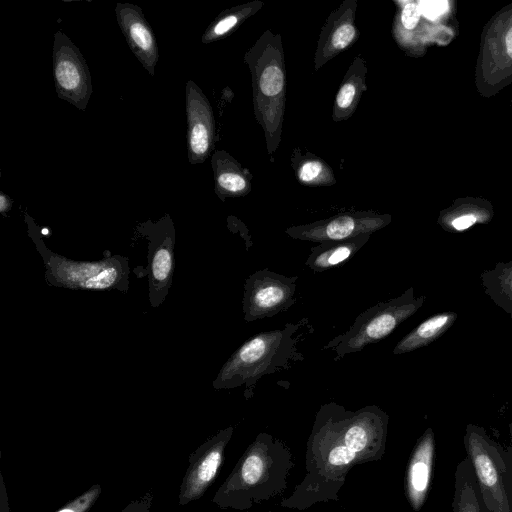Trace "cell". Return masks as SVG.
Returning a JSON list of instances; mask_svg holds the SVG:
<instances>
[{
  "label": "cell",
  "mask_w": 512,
  "mask_h": 512,
  "mask_svg": "<svg viewBox=\"0 0 512 512\" xmlns=\"http://www.w3.org/2000/svg\"><path fill=\"white\" fill-rule=\"evenodd\" d=\"M300 323H287L281 329L261 332L248 339L225 362L213 386L216 389L249 387L264 375L289 368L303 359L297 344Z\"/></svg>",
  "instance_id": "obj_1"
},
{
  "label": "cell",
  "mask_w": 512,
  "mask_h": 512,
  "mask_svg": "<svg viewBox=\"0 0 512 512\" xmlns=\"http://www.w3.org/2000/svg\"><path fill=\"white\" fill-rule=\"evenodd\" d=\"M425 301V295L416 297L414 287H410L398 297L378 302L360 313L344 333L331 339L323 349L332 350L335 361L359 352L367 345L377 343L390 335L401 323L414 315Z\"/></svg>",
  "instance_id": "obj_2"
},
{
  "label": "cell",
  "mask_w": 512,
  "mask_h": 512,
  "mask_svg": "<svg viewBox=\"0 0 512 512\" xmlns=\"http://www.w3.org/2000/svg\"><path fill=\"white\" fill-rule=\"evenodd\" d=\"M298 276H286L263 268L246 279L242 308L246 322L273 317L295 302Z\"/></svg>",
  "instance_id": "obj_3"
},
{
  "label": "cell",
  "mask_w": 512,
  "mask_h": 512,
  "mask_svg": "<svg viewBox=\"0 0 512 512\" xmlns=\"http://www.w3.org/2000/svg\"><path fill=\"white\" fill-rule=\"evenodd\" d=\"M52 58L58 97L84 111L92 94L90 71L80 50L61 31L54 34Z\"/></svg>",
  "instance_id": "obj_4"
},
{
  "label": "cell",
  "mask_w": 512,
  "mask_h": 512,
  "mask_svg": "<svg viewBox=\"0 0 512 512\" xmlns=\"http://www.w3.org/2000/svg\"><path fill=\"white\" fill-rule=\"evenodd\" d=\"M46 262L49 267V276L53 277L58 285L67 287L108 289L118 285L126 275V269L116 258L87 263L68 261L54 256Z\"/></svg>",
  "instance_id": "obj_5"
},
{
  "label": "cell",
  "mask_w": 512,
  "mask_h": 512,
  "mask_svg": "<svg viewBox=\"0 0 512 512\" xmlns=\"http://www.w3.org/2000/svg\"><path fill=\"white\" fill-rule=\"evenodd\" d=\"M465 445L487 506L494 512H510L502 478L481 434L468 426Z\"/></svg>",
  "instance_id": "obj_6"
},
{
  "label": "cell",
  "mask_w": 512,
  "mask_h": 512,
  "mask_svg": "<svg viewBox=\"0 0 512 512\" xmlns=\"http://www.w3.org/2000/svg\"><path fill=\"white\" fill-rule=\"evenodd\" d=\"M116 18L133 54L153 76L159 59V50L154 32L139 6L117 3Z\"/></svg>",
  "instance_id": "obj_7"
},
{
  "label": "cell",
  "mask_w": 512,
  "mask_h": 512,
  "mask_svg": "<svg viewBox=\"0 0 512 512\" xmlns=\"http://www.w3.org/2000/svg\"><path fill=\"white\" fill-rule=\"evenodd\" d=\"M187 114V142L190 163L203 162L209 153L213 137V118L209 103L192 81L185 88Z\"/></svg>",
  "instance_id": "obj_8"
},
{
  "label": "cell",
  "mask_w": 512,
  "mask_h": 512,
  "mask_svg": "<svg viewBox=\"0 0 512 512\" xmlns=\"http://www.w3.org/2000/svg\"><path fill=\"white\" fill-rule=\"evenodd\" d=\"M386 223L382 217L340 215L326 222L289 228L286 233L294 239L322 243L370 234Z\"/></svg>",
  "instance_id": "obj_9"
},
{
  "label": "cell",
  "mask_w": 512,
  "mask_h": 512,
  "mask_svg": "<svg viewBox=\"0 0 512 512\" xmlns=\"http://www.w3.org/2000/svg\"><path fill=\"white\" fill-rule=\"evenodd\" d=\"M222 444L221 441L207 443L190 455V465L180 487V505L201 497L215 478L222 460Z\"/></svg>",
  "instance_id": "obj_10"
},
{
  "label": "cell",
  "mask_w": 512,
  "mask_h": 512,
  "mask_svg": "<svg viewBox=\"0 0 512 512\" xmlns=\"http://www.w3.org/2000/svg\"><path fill=\"white\" fill-rule=\"evenodd\" d=\"M370 234L338 241L318 243L310 249L306 266L314 272H322L337 267L351 259L368 241Z\"/></svg>",
  "instance_id": "obj_11"
},
{
  "label": "cell",
  "mask_w": 512,
  "mask_h": 512,
  "mask_svg": "<svg viewBox=\"0 0 512 512\" xmlns=\"http://www.w3.org/2000/svg\"><path fill=\"white\" fill-rule=\"evenodd\" d=\"M434 454V436L428 429L421 439L410 464L408 473V490L412 504L419 508L426 496L430 483Z\"/></svg>",
  "instance_id": "obj_12"
},
{
  "label": "cell",
  "mask_w": 512,
  "mask_h": 512,
  "mask_svg": "<svg viewBox=\"0 0 512 512\" xmlns=\"http://www.w3.org/2000/svg\"><path fill=\"white\" fill-rule=\"evenodd\" d=\"M454 311L436 313L406 334L394 347L393 354L400 355L428 346L440 338L457 320Z\"/></svg>",
  "instance_id": "obj_13"
},
{
  "label": "cell",
  "mask_w": 512,
  "mask_h": 512,
  "mask_svg": "<svg viewBox=\"0 0 512 512\" xmlns=\"http://www.w3.org/2000/svg\"><path fill=\"white\" fill-rule=\"evenodd\" d=\"M480 281L484 293L512 318V260L482 271Z\"/></svg>",
  "instance_id": "obj_14"
},
{
  "label": "cell",
  "mask_w": 512,
  "mask_h": 512,
  "mask_svg": "<svg viewBox=\"0 0 512 512\" xmlns=\"http://www.w3.org/2000/svg\"><path fill=\"white\" fill-rule=\"evenodd\" d=\"M167 230L164 237L157 245H153L150 250V285L151 293L161 291L169 287L174 260H173V247H174V230L169 234Z\"/></svg>",
  "instance_id": "obj_15"
},
{
  "label": "cell",
  "mask_w": 512,
  "mask_h": 512,
  "mask_svg": "<svg viewBox=\"0 0 512 512\" xmlns=\"http://www.w3.org/2000/svg\"><path fill=\"white\" fill-rule=\"evenodd\" d=\"M454 512H480V506L473 486L467 481L457 489L454 500Z\"/></svg>",
  "instance_id": "obj_16"
},
{
  "label": "cell",
  "mask_w": 512,
  "mask_h": 512,
  "mask_svg": "<svg viewBox=\"0 0 512 512\" xmlns=\"http://www.w3.org/2000/svg\"><path fill=\"white\" fill-rule=\"evenodd\" d=\"M260 89L266 96H275L281 92L284 85V76L277 66L267 67L260 77Z\"/></svg>",
  "instance_id": "obj_17"
},
{
  "label": "cell",
  "mask_w": 512,
  "mask_h": 512,
  "mask_svg": "<svg viewBox=\"0 0 512 512\" xmlns=\"http://www.w3.org/2000/svg\"><path fill=\"white\" fill-rule=\"evenodd\" d=\"M101 492L99 484L92 486L88 491L67 503L57 512H88L95 503Z\"/></svg>",
  "instance_id": "obj_18"
},
{
  "label": "cell",
  "mask_w": 512,
  "mask_h": 512,
  "mask_svg": "<svg viewBox=\"0 0 512 512\" xmlns=\"http://www.w3.org/2000/svg\"><path fill=\"white\" fill-rule=\"evenodd\" d=\"M364 421H356L350 425L345 433V445L355 453L361 451L367 443V430Z\"/></svg>",
  "instance_id": "obj_19"
},
{
  "label": "cell",
  "mask_w": 512,
  "mask_h": 512,
  "mask_svg": "<svg viewBox=\"0 0 512 512\" xmlns=\"http://www.w3.org/2000/svg\"><path fill=\"white\" fill-rule=\"evenodd\" d=\"M216 182L220 189L225 192L237 193L242 191L246 182L242 176L234 172H218Z\"/></svg>",
  "instance_id": "obj_20"
},
{
  "label": "cell",
  "mask_w": 512,
  "mask_h": 512,
  "mask_svg": "<svg viewBox=\"0 0 512 512\" xmlns=\"http://www.w3.org/2000/svg\"><path fill=\"white\" fill-rule=\"evenodd\" d=\"M263 470L262 459L258 455H250L242 466V478L247 484L256 483L261 477Z\"/></svg>",
  "instance_id": "obj_21"
},
{
  "label": "cell",
  "mask_w": 512,
  "mask_h": 512,
  "mask_svg": "<svg viewBox=\"0 0 512 512\" xmlns=\"http://www.w3.org/2000/svg\"><path fill=\"white\" fill-rule=\"evenodd\" d=\"M483 219L484 216L482 215H478L473 212H466L455 215L453 218L447 221L446 227L447 229L449 228L455 232H461L469 229L478 222H482Z\"/></svg>",
  "instance_id": "obj_22"
},
{
  "label": "cell",
  "mask_w": 512,
  "mask_h": 512,
  "mask_svg": "<svg viewBox=\"0 0 512 512\" xmlns=\"http://www.w3.org/2000/svg\"><path fill=\"white\" fill-rule=\"evenodd\" d=\"M355 28L351 24H343L339 26L332 37V44L337 49L348 46L355 37Z\"/></svg>",
  "instance_id": "obj_23"
},
{
  "label": "cell",
  "mask_w": 512,
  "mask_h": 512,
  "mask_svg": "<svg viewBox=\"0 0 512 512\" xmlns=\"http://www.w3.org/2000/svg\"><path fill=\"white\" fill-rule=\"evenodd\" d=\"M449 9L447 1H428L421 3L422 13L430 20H435L445 14Z\"/></svg>",
  "instance_id": "obj_24"
},
{
  "label": "cell",
  "mask_w": 512,
  "mask_h": 512,
  "mask_svg": "<svg viewBox=\"0 0 512 512\" xmlns=\"http://www.w3.org/2000/svg\"><path fill=\"white\" fill-rule=\"evenodd\" d=\"M356 453L345 446H337L331 450L329 454V462L333 465L349 464L354 458Z\"/></svg>",
  "instance_id": "obj_25"
},
{
  "label": "cell",
  "mask_w": 512,
  "mask_h": 512,
  "mask_svg": "<svg viewBox=\"0 0 512 512\" xmlns=\"http://www.w3.org/2000/svg\"><path fill=\"white\" fill-rule=\"evenodd\" d=\"M238 19L235 15H228L222 19H220L216 24L212 27L209 33L203 37V42L208 39L209 36H222L229 30H231L237 23Z\"/></svg>",
  "instance_id": "obj_26"
},
{
  "label": "cell",
  "mask_w": 512,
  "mask_h": 512,
  "mask_svg": "<svg viewBox=\"0 0 512 512\" xmlns=\"http://www.w3.org/2000/svg\"><path fill=\"white\" fill-rule=\"evenodd\" d=\"M420 15V8L415 3H408L403 8L401 16L404 27L406 29H413L417 25Z\"/></svg>",
  "instance_id": "obj_27"
},
{
  "label": "cell",
  "mask_w": 512,
  "mask_h": 512,
  "mask_svg": "<svg viewBox=\"0 0 512 512\" xmlns=\"http://www.w3.org/2000/svg\"><path fill=\"white\" fill-rule=\"evenodd\" d=\"M153 495L146 494L128 504L121 512H152Z\"/></svg>",
  "instance_id": "obj_28"
},
{
  "label": "cell",
  "mask_w": 512,
  "mask_h": 512,
  "mask_svg": "<svg viewBox=\"0 0 512 512\" xmlns=\"http://www.w3.org/2000/svg\"><path fill=\"white\" fill-rule=\"evenodd\" d=\"M322 171L321 163L317 161L306 162L300 170L299 178L303 182H310L316 179Z\"/></svg>",
  "instance_id": "obj_29"
},
{
  "label": "cell",
  "mask_w": 512,
  "mask_h": 512,
  "mask_svg": "<svg viewBox=\"0 0 512 512\" xmlns=\"http://www.w3.org/2000/svg\"><path fill=\"white\" fill-rule=\"evenodd\" d=\"M355 96V87L352 84H345L339 90L337 95V104L341 108H347L353 102Z\"/></svg>",
  "instance_id": "obj_30"
},
{
  "label": "cell",
  "mask_w": 512,
  "mask_h": 512,
  "mask_svg": "<svg viewBox=\"0 0 512 512\" xmlns=\"http://www.w3.org/2000/svg\"><path fill=\"white\" fill-rule=\"evenodd\" d=\"M11 207V200L10 198L5 195L3 192L0 193V212L5 213L8 211Z\"/></svg>",
  "instance_id": "obj_31"
},
{
  "label": "cell",
  "mask_w": 512,
  "mask_h": 512,
  "mask_svg": "<svg viewBox=\"0 0 512 512\" xmlns=\"http://www.w3.org/2000/svg\"><path fill=\"white\" fill-rule=\"evenodd\" d=\"M505 42H506L507 53L512 58V27L509 29V31L506 35Z\"/></svg>",
  "instance_id": "obj_32"
}]
</instances>
